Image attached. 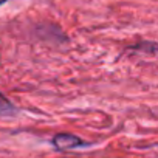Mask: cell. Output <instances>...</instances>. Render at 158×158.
<instances>
[{"instance_id": "1", "label": "cell", "mask_w": 158, "mask_h": 158, "mask_svg": "<svg viewBox=\"0 0 158 158\" xmlns=\"http://www.w3.org/2000/svg\"><path fill=\"white\" fill-rule=\"evenodd\" d=\"M51 143L59 150H71V149H77L87 144L82 138H79L77 135H73V133H57L53 136Z\"/></svg>"}, {"instance_id": "2", "label": "cell", "mask_w": 158, "mask_h": 158, "mask_svg": "<svg viewBox=\"0 0 158 158\" xmlns=\"http://www.w3.org/2000/svg\"><path fill=\"white\" fill-rule=\"evenodd\" d=\"M16 107L11 104V101L6 99L5 95L0 93V115H10V113H14Z\"/></svg>"}, {"instance_id": "3", "label": "cell", "mask_w": 158, "mask_h": 158, "mask_svg": "<svg viewBox=\"0 0 158 158\" xmlns=\"http://www.w3.org/2000/svg\"><path fill=\"white\" fill-rule=\"evenodd\" d=\"M3 3H6V0H0V5H3Z\"/></svg>"}]
</instances>
